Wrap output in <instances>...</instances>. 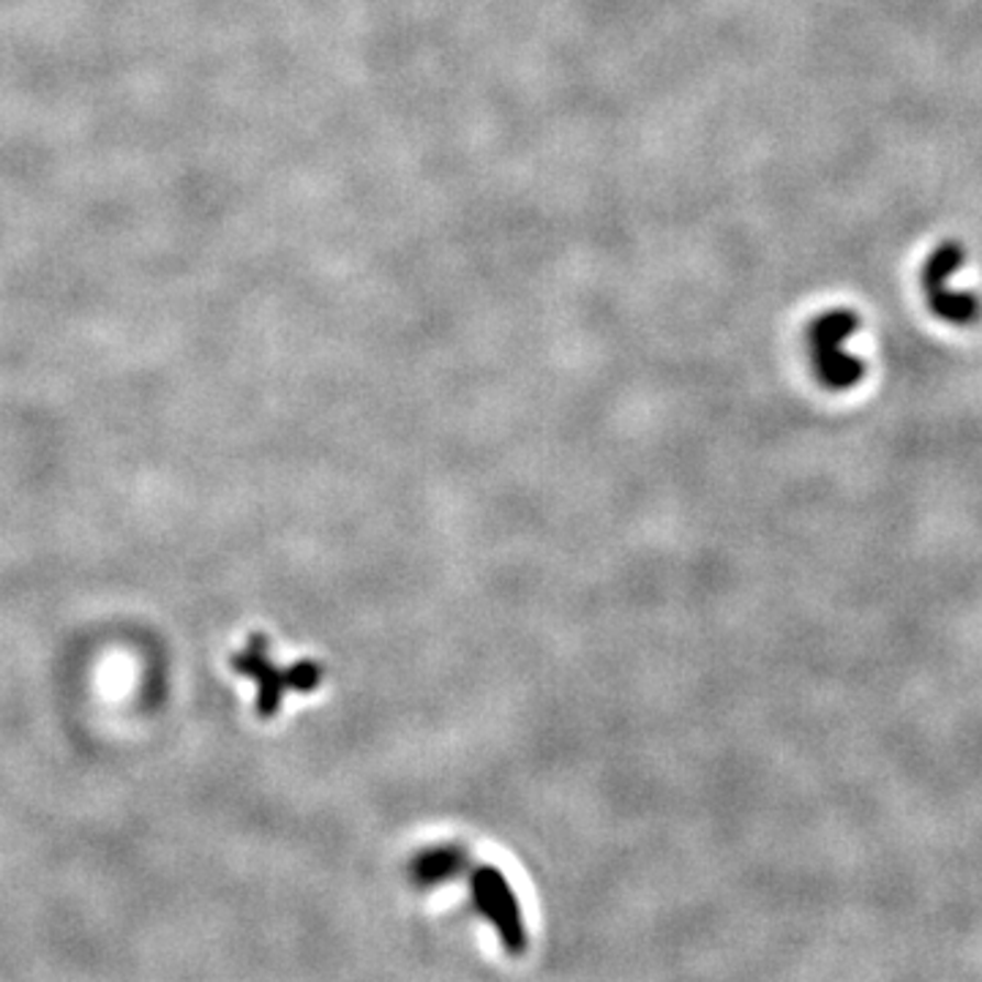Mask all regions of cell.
<instances>
[{
    "mask_svg": "<svg viewBox=\"0 0 982 982\" xmlns=\"http://www.w3.org/2000/svg\"><path fill=\"white\" fill-rule=\"evenodd\" d=\"M860 317L851 309H832L808 326V347L819 383L830 390L854 388L865 377V363L841 352V344L854 336Z\"/></svg>",
    "mask_w": 982,
    "mask_h": 982,
    "instance_id": "obj_1",
    "label": "cell"
},
{
    "mask_svg": "<svg viewBox=\"0 0 982 982\" xmlns=\"http://www.w3.org/2000/svg\"><path fill=\"white\" fill-rule=\"evenodd\" d=\"M232 666L257 683V713L263 718L276 715L287 691H315L322 672L317 663H295L289 669H276L268 658V639L254 636L252 644L232 658Z\"/></svg>",
    "mask_w": 982,
    "mask_h": 982,
    "instance_id": "obj_2",
    "label": "cell"
},
{
    "mask_svg": "<svg viewBox=\"0 0 982 982\" xmlns=\"http://www.w3.org/2000/svg\"><path fill=\"white\" fill-rule=\"evenodd\" d=\"M963 260H967V249L958 241H945L930 252V257L923 265V276H919L928 309L939 320L952 322V326H972L982 311L978 295L947 289V279L961 268Z\"/></svg>",
    "mask_w": 982,
    "mask_h": 982,
    "instance_id": "obj_3",
    "label": "cell"
},
{
    "mask_svg": "<svg viewBox=\"0 0 982 982\" xmlns=\"http://www.w3.org/2000/svg\"><path fill=\"white\" fill-rule=\"evenodd\" d=\"M470 887H473L475 906L497 928L505 950L510 956H521L527 950V928L508 879L494 865H481L470 873Z\"/></svg>",
    "mask_w": 982,
    "mask_h": 982,
    "instance_id": "obj_4",
    "label": "cell"
},
{
    "mask_svg": "<svg viewBox=\"0 0 982 982\" xmlns=\"http://www.w3.org/2000/svg\"><path fill=\"white\" fill-rule=\"evenodd\" d=\"M464 865H467V857L459 849H431L418 857L412 871H416V879L421 884H440L456 876Z\"/></svg>",
    "mask_w": 982,
    "mask_h": 982,
    "instance_id": "obj_5",
    "label": "cell"
}]
</instances>
